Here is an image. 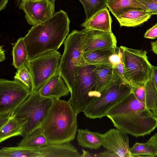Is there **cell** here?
Here are the masks:
<instances>
[{
	"mask_svg": "<svg viewBox=\"0 0 157 157\" xmlns=\"http://www.w3.org/2000/svg\"><path fill=\"white\" fill-rule=\"evenodd\" d=\"M106 116L117 128L136 137L149 135L157 127V117L132 91Z\"/></svg>",
	"mask_w": 157,
	"mask_h": 157,
	"instance_id": "obj_1",
	"label": "cell"
},
{
	"mask_svg": "<svg viewBox=\"0 0 157 157\" xmlns=\"http://www.w3.org/2000/svg\"><path fill=\"white\" fill-rule=\"evenodd\" d=\"M70 23L67 13L60 10L48 19L33 26L23 37L29 59L57 50L68 35Z\"/></svg>",
	"mask_w": 157,
	"mask_h": 157,
	"instance_id": "obj_2",
	"label": "cell"
},
{
	"mask_svg": "<svg viewBox=\"0 0 157 157\" xmlns=\"http://www.w3.org/2000/svg\"><path fill=\"white\" fill-rule=\"evenodd\" d=\"M77 115L68 101L53 99L41 126L48 143L73 140L77 132Z\"/></svg>",
	"mask_w": 157,
	"mask_h": 157,
	"instance_id": "obj_3",
	"label": "cell"
},
{
	"mask_svg": "<svg viewBox=\"0 0 157 157\" xmlns=\"http://www.w3.org/2000/svg\"><path fill=\"white\" fill-rule=\"evenodd\" d=\"M132 90V86L117 75L83 113L87 117L91 119L106 116L109 111Z\"/></svg>",
	"mask_w": 157,
	"mask_h": 157,
	"instance_id": "obj_4",
	"label": "cell"
},
{
	"mask_svg": "<svg viewBox=\"0 0 157 157\" xmlns=\"http://www.w3.org/2000/svg\"><path fill=\"white\" fill-rule=\"evenodd\" d=\"M53 99L41 96L39 92H32L14 113L16 118L22 127L21 136L30 134L41 126Z\"/></svg>",
	"mask_w": 157,
	"mask_h": 157,
	"instance_id": "obj_5",
	"label": "cell"
},
{
	"mask_svg": "<svg viewBox=\"0 0 157 157\" xmlns=\"http://www.w3.org/2000/svg\"><path fill=\"white\" fill-rule=\"evenodd\" d=\"M95 66L92 65L77 67L69 102L78 114L83 112L94 99L96 79Z\"/></svg>",
	"mask_w": 157,
	"mask_h": 157,
	"instance_id": "obj_6",
	"label": "cell"
},
{
	"mask_svg": "<svg viewBox=\"0 0 157 157\" xmlns=\"http://www.w3.org/2000/svg\"><path fill=\"white\" fill-rule=\"evenodd\" d=\"M123 54L124 75L132 86L136 87L147 81L151 78L152 66L148 61L147 52L120 47Z\"/></svg>",
	"mask_w": 157,
	"mask_h": 157,
	"instance_id": "obj_7",
	"label": "cell"
},
{
	"mask_svg": "<svg viewBox=\"0 0 157 157\" xmlns=\"http://www.w3.org/2000/svg\"><path fill=\"white\" fill-rule=\"evenodd\" d=\"M83 53L82 32L73 30L64 42V52L59 66V72L69 86L71 92L75 73Z\"/></svg>",
	"mask_w": 157,
	"mask_h": 157,
	"instance_id": "obj_8",
	"label": "cell"
},
{
	"mask_svg": "<svg viewBox=\"0 0 157 157\" xmlns=\"http://www.w3.org/2000/svg\"><path fill=\"white\" fill-rule=\"evenodd\" d=\"M61 56L57 50H55L29 60L27 65L32 79L33 91L39 90L59 71Z\"/></svg>",
	"mask_w": 157,
	"mask_h": 157,
	"instance_id": "obj_9",
	"label": "cell"
},
{
	"mask_svg": "<svg viewBox=\"0 0 157 157\" xmlns=\"http://www.w3.org/2000/svg\"><path fill=\"white\" fill-rule=\"evenodd\" d=\"M32 92L19 81L0 79V115L13 114Z\"/></svg>",
	"mask_w": 157,
	"mask_h": 157,
	"instance_id": "obj_10",
	"label": "cell"
},
{
	"mask_svg": "<svg viewBox=\"0 0 157 157\" xmlns=\"http://www.w3.org/2000/svg\"><path fill=\"white\" fill-rule=\"evenodd\" d=\"M55 0L21 1L19 7L24 11L27 23L33 26L48 19L55 13Z\"/></svg>",
	"mask_w": 157,
	"mask_h": 157,
	"instance_id": "obj_11",
	"label": "cell"
},
{
	"mask_svg": "<svg viewBox=\"0 0 157 157\" xmlns=\"http://www.w3.org/2000/svg\"><path fill=\"white\" fill-rule=\"evenodd\" d=\"M82 33L83 52L117 47V40L112 32L85 28Z\"/></svg>",
	"mask_w": 157,
	"mask_h": 157,
	"instance_id": "obj_12",
	"label": "cell"
},
{
	"mask_svg": "<svg viewBox=\"0 0 157 157\" xmlns=\"http://www.w3.org/2000/svg\"><path fill=\"white\" fill-rule=\"evenodd\" d=\"M102 145L119 157H132L129 145L128 133L117 128H111L101 134Z\"/></svg>",
	"mask_w": 157,
	"mask_h": 157,
	"instance_id": "obj_13",
	"label": "cell"
},
{
	"mask_svg": "<svg viewBox=\"0 0 157 157\" xmlns=\"http://www.w3.org/2000/svg\"><path fill=\"white\" fill-rule=\"evenodd\" d=\"M43 97L60 99L67 96L71 90L59 71L38 91Z\"/></svg>",
	"mask_w": 157,
	"mask_h": 157,
	"instance_id": "obj_14",
	"label": "cell"
},
{
	"mask_svg": "<svg viewBox=\"0 0 157 157\" xmlns=\"http://www.w3.org/2000/svg\"><path fill=\"white\" fill-rule=\"evenodd\" d=\"M117 47L107 48L83 52L78 67L90 65L113 66L111 61V57L116 52Z\"/></svg>",
	"mask_w": 157,
	"mask_h": 157,
	"instance_id": "obj_15",
	"label": "cell"
},
{
	"mask_svg": "<svg viewBox=\"0 0 157 157\" xmlns=\"http://www.w3.org/2000/svg\"><path fill=\"white\" fill-rule=\"evenodd\" d=\"M132 92L136 98L153 111L157 101V90L152 75L146 82L136 87L132 86Z\"/></svg>",
	"mask_w": 157,
	"mask_h": 157,
	"instance_id": "obj_16",
	"label": "cell"
},
{
	"mask_svg": "<svg viewBox=\"0 0 157 157\" xmlns=\"http://www.w3.org/2000/svg\"><path fill=\"white\" fill-rule=\"evenodd\" d=\"M50 144L39 149L41 157H80L81 154L71 143Z\"/></svg>",
	"mask_w": 157,
	"mask_h": 157,
	"instance_id": "obj_17",
	"label": "cell"
},
{
	"mask_svg": "<svg viewBox=\"0 0 157 157\" xmlns=\"http://www.w3.org/2000/svg\"><path fill=\"white\" fill-rule=\"evenodd\" d=\"M94 71L96 79V85L94 99L99 96L102 92L118 75L115 68L112 66H96Z\"/></svg>",
	"mask_w": 157,
	"mask_h": 157,
	"instance_id": "obj_18",
	"label": "cell"
},
{
	"mask_svg": "<svg viewBox=\"0 0 157 157\" xmlns=\"http://www.w3.org/2000/svg\"><path fill=\"white\" fill-rule=\"evenodd\" d=\"M112 20L107 7L102 9L86 20L81 26L88 28L103 31L112 32Z\"/></svg>",
	"mask_w": 157,
	"mask_h": 157,
	"instance_id": "obj_19",
	"label": "cell"
},
{
	"mask_svg": "<svg viewBox=\"0 0 157 157\" xmlns=\"http://www.w3.org/2000/svg\"><path fill=\"white\" fill-rule=\"evenodd\" d=\"M152 15L145 10L133 9L124 12L116 19L120 26L135 27L147 21Z\"/></svg>",
	"mask_w": 157,
	"mask_h": 157,
	"instance_id": "obj_20",
	"label": "cell"
},
{
	"mask_svg": "<svg viewBox=\"0 0 157 157\" xmlns=\"http://www.w3.org/2000/svg\"><path fill=\"white\" fill-rule=\"evenodd\" d=\"M106 6L117 18L124 12L131 9L144 10L147 8L137 0H106Z\"/></svg>",
	"mask_w": 157,
	"mask_h": 157,
	"instance_id": "obj_21",
	"label": "cell"
},
{
	"mask_svg": "<svg viewBox=\"0 0 157 157\" xmlns=\"http://www.w3.org/2000/svg\"><path fill=\"white\" fill-rule=\"evenodd\" d=\"M49 144L40 126L23 137L17 144L28 149L38 150Z\"/></svg>",
	"mask_w": 157,
	"mask_h": 157,
	"instance_id": "obj_22",
	"label": "cell"
},
{
	"mask_svg": "<svg viewBox=\"0 0 157 157\" xmlns=\"http://www.w3.org/2000/svg\"><path fill=\"white\" fill-rule=\"evenodd\" d=\"M77 140L79 145L91 149L99 148L102 145L101 134L87 129H77Z\"/></svg>",
	"mask_w": 157,
	"mask_h": 157,
	"instance_id": "obj_23",
	"label": "cell"
},
{
	"mask_svg": "<svg viewBox=\"0 0 157 157\" xmlns=\"http://www.w3.org/2000/svg\"><path fill=\"white\" fill-rule=\"evenodd\" d=\"M12 64L18 69L25 64L29 60L27 49L23 37H20L13 45L12 52Z\"/></svg>",
	"mask_w": 157,
	"mask_h": 157,
	"instance_id": "obj_24",
	"label": "cell"
},
{
	"mask_svg": "<svg viewBox=\"0 0 157 157\" xmlns=\"http://www.w3.org/2000/svg\"><path fill=\"white\" fill-rule=\"evenodd\" d=\"M22 127L14 114L8 121L0 128V143L13 137L21 136Z\"/></svg>",
	"mask_w": 157,
	"mask_h": 157,
	"instance_id": "obj_25",
	"label": "cell"
},
{
	"mask_svg": "<svg viewBox=\"0 0 157 157\" xmlns=\"http://www.w3.org/2000/svg\"><path fill=\"white\" fill-rule=\"evenodd\" d=\"M0 157H41L38 150H33L17 145L3 147L0 150Z\"/></svg>",
	"mask_w": 157,
	"mask_h": 157,
	"instance_id": "obj_26",
	"label": "cell"
},
{
	"mask_svg": "<svg viewBox=\"0 0 157 157\" xmlns=\"http://www.w3.org/2000/svg\"><path fill=\"white\" fill-rule=\"evenodd\" d=\"M131 154L135 156H157V151L151 144L147 142L144 143H135L130 148Z\"/></svg>",
	"mask_w": 157,
	"mask_h": 157,
	"instance_id": "obj_27",
	"label": "cell"
},
{
	"mask_svg": "<svg viewBox=\"0 0 157 157\" xmlns=\"http://www.w3.org/2000/svg\"><path fill=\"white\" fill-rule=\"evenodd\" d=\"M83 6L86 20L100 10L107 7L106 0H79Z\"/></svg>",
	"mask_w": 157,
	"mask_h": 157,
	"instance_id": "obj_28",
	"label": "cell"
},
{
	"mask_svg": "<svg viewBox=\"0 0 157 157\" xmlns=\"http://www.w3.org/2000/svg\"><path fill=\"white\" fill-rule=\"evenodd\" d=\"M14 79L23 83L31 92L33 91L32 79L27 64L24 65L17 69Z\"/></svg>",
	"mask_w": 157,
	"mask_h": 157,
	"instance_id": "obj_29",
	"label": "cell"
},
{
	"mask_svg": "<svg viewBox=\"0 0 157 157\" xmlns=\"http://www.w3.org/2000/svg\"><path fill=\"white\" fill-rule=\"evenodd\" d=\"M147 9V12L153 15H157V3L153 0H137Z\"/></svg>",
	"mask_w": 157,
	"mask_h": 157,
	"instance_id": "obj_30",
	"label": "cell"
},
{
	"mask_svg": "<svg viewBox=\"0 0 157 157\" xmlns=\"http://www.w3.org/2000/svg\"><path fill=\"white\" fill-rule=\"evenodd\" d=\"M157 37V22L151 28L147 29L144 35V37L150 39H154Z\"/></svg>",
	"mask_w": 157,
	"mask_h": 157,
	"instance_id": "obj_31",
	"label": "cell"
},
{
	"mask_svg": "<svg viewBox=\"0 0 157 157\" xmlns=\"http://www.w3.org/2000/svg\"><path fill=\"white\" fill-rule=\"evenodd\" d=\"M115 68L118 75L123 79L128 82L125 79L124 75V63L123 56L121 59L120 62L115 67Z\"/></svg>",
	"mask_w": 157,
	"mask_h": 157,
	"instance_id": "obj_32",
	"label": "cell"
},
{
	"mask_svg": "<svg viewBox=\"0 0 157 157\" xmlns=\"http://www.w3.org/2000/svg\"><path fill=\"white\" fill-rule=\"evenodd\" d=\"M95 157H119L116 154L107 150L103 152L94 154Z\"/></svg>",
	"mask_w": 157,
	"mask_h": 157,
	"instance_id": "obj_33",
	"label": "cell"
},
{
	"mask_svg": "<svg viewBox=\"0 0 157 157\" xmlns=\"http://www.w3.org/2000/svg\"><path fill=\"white\" fill-rule=\"evenodd\" d=\"M13 114L6 113L0 115V128L4 126L8 121Z\"/></svg>",
	"mask_w": 157,
	"mask_h": 157,
	"instance_id": "obj_34",
	"label": "cell"
},
{
	"mask_svg": "<svg viewBox=\"0 0 157 157\" xmlns=\"http://www.w3.org/2000/svg\"><path fill=\"white\" fill-rule=\"evenodd\" d=\"M147 142L152 145L157 151V132Z\"/></svg>",
	"mask_w": 157,
	"mask_h": 157,
	"instance_id": "obj_35",
	"label": "cell"
},
{
	"mask_svg": "<svg viewBox=\"0 0 157 157\" xmlns=\"http://www.w3.org/2000/svg\"><path fill=\"white\" fill-rule=\"evenodd\" d=\"M152 77L155 86L157 90V66H152Z\"/></svg>",
	"mask_w": 157,
	"mask_h": 157,
	"instance_id": "obj_36",
	"label": "cell"
},
{
	"mask_svg": "<svg viewBox=\"0 0 157 157\" xmlns=\"http://www.w3.org/2000/svg\"><path fill=\"white\" fill-rule=\"evenodd\" d=\"M82 153L81 154L80 157H94V154L90 153L88 151H86L83 149Z\"/></svg>",
	"mask_w": 157,
	"mask_h": 157,
	"instance_id": "obj_37",
	"label": "cell"
},
{
	"mask_svg": "<svg viewBox=\"0 0 157 157\" xmlns=\"http://www.w3.org/2000/svg\"><path fill=\"white\" fill-rule=\"evenodd\" d=\"M151 50L157 55V40L151 42Z\"/></svg>",
	"mask_w": 157,
	"mask_h": 157,
	"instance_id": "obj_38",
	"label": "cell"
},
{
	"mask_svg": "<svg viewBox=\"0 0 157 157\" xmlns=\"http://www.w3.org/2000/svg\"><path fill=\"white\" fill-rule=\"evenodd\" d=\"M5 59V51L3 48V46L1 45L0 47V61H4Z\"/></svg>",
	"mask_w": 157,
	"mask_h": 157,
	"instance_id": "obj_39",
	"label": "cell"
},
{
	"mask_svg": "<svg viewBox=\"0 0 157 157\" xmlns=\"http://www.w3.org/2000/svg\"><path fill=\"white\" fill-rule=\"evenodd\" d=\"M8 2V0H0V11L3 10L5 8Z\"/></svg>",
	"mask_w": 157,
	"mask_h": 157,
	"instance_id": "obj_40",
	"label": "cell"
},
{
	"mask_svg": "<svg viewBox=\"0 0 157 157\" xmlns=\"http://www.w3.org/2000/svg\"><path fill=\"white\" fill-rule=\"evenodd\" d=\"M152 111L154 115L157 117V101L155 108Z\"/></svg>",
	"mask_w": 157,
	"mask_h": 157,
	"instance_id": "obj_41",
	"label": "cell"
},
{
	"mask_svg": "<svg viewBox=\"0 0 157 157\" xmlns=\"http://www.w3.org/2000/svg\"><path fill=\"white\" fill-rule=\"evenodd\" d=\"M40 0H21V1H37Z\"/></svg>",
	"mask_w": 157,
	"mask_h": 157,
	"instance_id": "obj_42",
	"label": "cell"
},
{
	"mask_svg": "<svg viewBox=\"0 0 157 157\" xmlns=\"http://www.w3.org/2000/svg\"><path fill=\"white\" fill-rule=\"evenodd\" d=\"M153 0L157 3V0Z\"/></svg>",
	"mask_w": 157,
	"mask_h": 157,
	"instance_id": "obj_43",
	"label": "cell"
}]
</instances>
